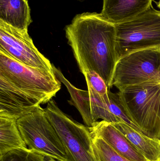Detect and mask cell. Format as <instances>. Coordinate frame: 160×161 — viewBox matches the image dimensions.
I'll return each instance as SVG.
<instances>
[{"label":"cell","instance_id":"cell-8","mask_svg":"<svg viewBox=\"0 0 160 161\" xmlns=\"http://www.w3.org/2000/svg\"><path fill=\"white\" fill-rule=\"evenodd\" d=\"M0 51L29 67L54 71V66L38 51L28 32L0 21Z\"/></svg>","mask_w":160,"mask_h":161},{"label":"cell","instance_id":"cell-15","mask_svg":"<svg viewBox=\"0 0 160 161\" xmlns=\"http://www.w3.org/2000/svg\"><path fill=\"white\" fill-rule=\"evenodd\" d=\"M87 87L91 100V113L94 122L101 119L112 124L121 122L110 110L109 96L107 97H103L90 86Z\"/></svg>","mask_w":160,"mask_h":161},{"label":"cell","instance_id":"cell-5","mask_svg":"<svg viewBox=\"0 0 160 161\" xmlns=\"http://www.w3.org/2000/svg\"><path fill=\"white\" fill-rule=\"evenodd\" d=\"M17 123L28 149L58 161H73L40 106Z\"/></svg>","mask_w":160,"mask_h":161},{"label":"cell","instance_id":"cell-16","mask_svg":"<svg viewBox=\"0 0 160 161\" xmlns=\"http://www.w3.org/2000/svg\"><path fill=\"white\" fill-rule=\"evenodd\" d=\"M92 137L93 149L97 161H132L116 152L101 138Z\"/></svg>","mask_w":160,"mask_h":161},{"label":"cell","instance_id":"cell-2","mask_svg":"<svg viewBox=\"0 0 160 161\" xmlns=\"http://www.w3.org/2000/svg\"><path fill=\"white\" fill-rule=\"evenodd\" d=\"M0 78L42 104L48 103L61 88L54 71L29 67L1 51Z\"/></svg>","mask_w":160,"mask_h":161},{"label":"cell","instance_id":"cell-1","mask_svg":"<svg viewBox=\"0 0 160 161\" xmlns=\"http://www.w3.org/2000/svg\"><path fill=\"white\" fill-rule=\"evenodd\" d=\"M65 33L82 73L95 72L110 89L117 62L115 24L100 13L86 12L76 15Z\"/></svg>","mask_w":160,"mask_h":161},{"label":"cell","instance_id":"cell-3","mask_svg":"<svg viewBox=\"0 0 160 161\" xmlns=\"http://www.w3.org/2000/svg\"><path fill=\"white\" fill-rule=\"evenodd\" d=\"M118 94L133 123L145 135L160 140V82L128 86Z\"/></svg>","mask_w":160,"mask_h":161},{"label":"cell","instance_id":"cell-17","mask_svg":"<svg viewBox=\"0 0 160 161\" xmlns=\"http://www.w3.org/2000/svg\"><path fill=\"white\" fill-rule=\"evenodd\" d=\"M110 102L109 103V108L111 112L117 117L121 122H124L139 132L144 134L141 129L139 128L132 121L129 116L122 104V101L119 97L118 92L113 93L110 90L108 91Z\"/></svg>","mask_w":160,"mask_h":161},{"label":"cell","instance_id":"cell-14","mask_svg":"<svg viewBox=\"0 0 160 161\" xmlns=\"http://www.w3.org/2000/svg\"><path fill=\"white\" fill-rule=\"evenodd\" d=\"M54 70L57 78L65 84L70 93L71 100L68 101L70 104L78 109L86 126L88 127L92 126L95 122L91 113V100L88 91H82L74 87L54 66Z\"/></svg>","mask_w":160,"mask_h":161},{"label":"cell","instance_id":"cell-10","mask_svg":"<svg viewBox=\"0 0 160 161\" xmlns=\"http://www.w3.org/2000/svg\"><path fill=\"white\" fill-rule=\"evenodd\" d=\"M153 0H103L100 13L108 21L114 24L137 17L151 8Z\"/></svg>","mask_w":160,"mask_h":161},{"label":"cell","instance_id":"cell-4","mask_svg":"<svg viewBox=\"0 0 160 161\" xmlns=\"http://www.w3.org/2000/svg\"><path fill=\"white\" fill-rule=\"evenodd\" d=\"M117 61L138 51L160 49V11L150 8L137 17L115 24Z\"/></svg>","mask_w":160,"mask_h":161},{"label":"cell","instance_id":"cell-19","mask_svg":"<svg viewBox=\"0 0 160 161\" xmlns=\"http://www.w3.org/2000/svg\"><path fill=\"white\" fill-rule=\"evenodd\" d=\"M87 86L92 87L95 92L102 97L108 95L110 89L102 78L94 71H88L84 74Z\"/></svg>","mask_w":160,"mask_h":161},{"label":"cell","instance_id":"cell-6","mask_svg":"<svg viewBox=\"0 0 160 161\" xmlns=\"http://www.w3.org/2000/svg\"><path fill=\"white\" fill-rule=\"evenodd\" d=\"M44 110L73 161H97L88 127L64 113L53 99L48 102Z\"/></svg>","mask_w":160,"mask_h":161},{"label":"cell","instance_id":"cell-7","mask_svg":"<svg viewBox=\"0 0 160 161\" xmlns=\"http://www.w3.org/2000/svg\"><path fill=\"white\" fill-rule=\"evenodd\" d=\"M160 82V49H151L129 54L116 62L111 88L119 90L145 82Z\"/></svg>","mask_w":160,"mask_h":161},{"label":"cell","instance_id":"cell-18","mask_svg":"<svg viewBox=\"0 0 160 161\" xmlns=\"http://www.w3.org/2000/svg\"><path fill=\"white\" fill-rule=\"evenodd\" d=\"M0 161H49L47 157L30 149H17L0 157Z\"/></svg>","mask_w":160,"mask_h":161},{"label":"cell","instance_id":"cell-9","mask_svg":"<svg viewBox=\"0 0 160 161\" xmlns=\"http://www.w3.org/2000/svg\"><path fill=\"white\" fill-rule=\"evenodd\" d=\"M89 129L92 136L101 138L124 158L132 161H148L112 123L97 121Z\"/></svg>","mask_w":160,"mask_h":161},{"label":"cell","instance_id":"cell-13","mask_svg":"<svg viewBox=\"0 0 160 161\" xmlns=\"http://www.w3.org/2000/svg\"><path fill=\"white\" fill-rule=\"evenodd\" d=\"M17 120L0 115V157L17 149H27Z\"/></svg>","mask_w":160,"mask_h":161},{"label":"cell","instance_id":"cell-11","mask_svg":"<svg viewBox=\"0 0 160 161\" xmlns=\"http://www.w3.org/2000/svg\"><path fill=\"white\" fill-rule=\"evenodd\" d=\"M0 21L18 30L28 32L32 22L28 0H0Z\"/></svg>","mask_w":160,"mask_h":161},{"label":"cell","instance_id":"cell-12","mask_svg":"<svg viewBox=\"0 0 160 161\" xmlns=\"http://www.w3.org/2000/svg\"><path fill=\"white\" fill-rule=\"evenodd\" d=\"M148 161H160V140L146 136L124 122L112 124Z\"/></svg>","mask_w":160,"mask_h":161},{"label":"cell","instance_id":"cell-20","mask_svg":"<svg viewBox=\"0 0 160 161\" xmlns=\"http://www.w3.org/2000/svg\"><path fill=\"white\" fill-rule=\"evenodd\" d=\"M157 6L159 8H160V0H159V1L158 3H157Z\"/></svg>","mask_w":160,"mask_h":161}]
</instances>
